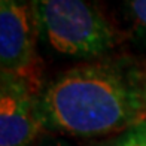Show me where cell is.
Wrapping results in <instances>:
<instances>
[{
    "mask_svg": "<svg viewBox=\"0 0 146 146\" xmlns=\"http://www.w3.org/2000/svg\"><path fill=\"white\" fill-rule=\"evenodd\" d=\"M116 146H146V122L137 124Z\"/></svg>",
    "mask_w": 146,
    "mask_h": 146,
    "instance_id": "8992f818",
    "label": "cell"
},
{
    "mask_svg": "<svg viewBox=\"0 0 146 146\" xmlns=\"http://www.w3.org/2000/svg\"><path fill=\"white\" fill-rule=\"evenodd\" d=\"M37 37L29 0H0L2 75L24 82L36 94L42 91V63L36 48Z\"/></svg>",
    "mask_w": 146,
    "mask_h": 146,
    "instance_id": "3957f363",
    "label": "cell"
},
{
    "mask_svg": "<svg viewBox=\"0 0 146 146\" xmlns=\"http://www.w3.org/2000/svg\"><path fill=\"white\" fill-rule=\"evenodd\" d=\"M39 39L57 54L94 58L115 43V33L90 0H30Z\"/></svg>",
    "mask_w": 146,
    "mask_h": 146,
    "instance_id": "7a4b0ae2",
    "label": "cell"
},
{
    "mask_svg": "<svg viewBox=\"0 0 146 146\" xmlns=\"http://www.w3.org/2000/svg\"><path fill=\"white\" fill-rule=\"evenodd\" d=\"M125 9L136 31L146 37V0H125Z\"/></svg>",
    "mask_w": 146,
    "mask_h": 146,
    "instance_id": "5b68a950",
    "label": "cell"
},
{
    "mask_svg": "<svg viewBox=\"0 0 146 146\" xmlns=\"http://www.w3.org/2000/svg\"><path fill=\"white\" fill-rule=\"evenodd\" d=\"M39 146H69L67 143H64L63 140H49L43 145H39Z\"/></svg>",
    "mask_w": 146,
    "mask_h": 146,
    "instance_id": "52a82bcc",
    "label": "cell"
},
{
    "mask_svg": "<svg viewBox=\"0 0 146 146\" xmlns=\"http://www.w3.org/2000/svg\"><path fill=\"white\" fill-rule=\"evenodd\" d=\"M45 130L73 136H100L139 122L146 102L110 66L70 69L39 92Z\"/></svg>",
    "mask_w": 146,
    "mask_h": 146,
    "instance_id": "6da1fadb",
    "label": "cell"
},
{
    "mask_svg": "<svg viewBox=\"0 0 146 146\" xmlns=\"http://www.w3.org/2000/svg\"><path fill=\"white\" fill-rule=\"evenodd\" d=\"M39 94L24 82L2 75L0 146H33L45 130L39 112Z\"/></svg>",
    "mask_w": 146,
    "mask_h": 146,
    "instance_id": "277c9868",
    "label": "cell"
}]
</instances>
